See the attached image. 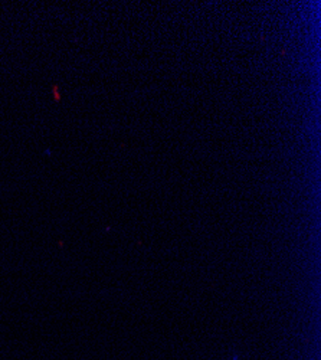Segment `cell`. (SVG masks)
<instances>
[{
	"label": "cell",
	"instance_id": "1",
	"mask_svg": "<svg viewBox=\"0 0 321 360\" xmlns=\"http://www.w3.org/2000/svg\"><path fill=\"white\" fill-rule=\"evenodd\" d=\"M230 360H238V359H237V357H233V359H230Z\"/></svg>",
	"mask_w": 321,
	"mask_h": 360
}]
</instances>
